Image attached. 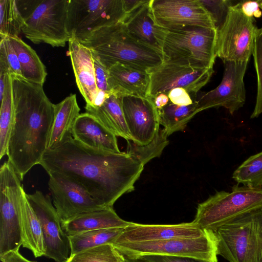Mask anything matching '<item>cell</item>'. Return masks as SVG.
Masks as SVG:
<instances>
[{"instance_id": "5", "label": "cell", "mask_w": 262, "mask_h": 262, "mask_svg": "<svg viewBox=\"0 0 262 262\" xmlns=\"http://www.w3.org/2000/svg\"><path fill=\"white\" fill-rule=\"evenodd\" d=\"M23 18L22 32L35 44L64 47L70 39L67 29L68 0L16 1Z\"/></svg>"}, {"instance_id": "40", "label": "cell", "mask_w": 262, "mask_h": 262, "mask_svg": "<svg viewBox=\"0 0 262 262\" xmlns=\"http://www.w3.org/2000/svg\"><path fill=\"white\" fill-rule=\"evenodd\" d=\"M149 262H209L186 256L146 255L142 256Z\"/></svg>"}, {"instance_id": "41", "label": "cell", "mask_w": 262, "mask_h": 262, "mask_svg": "<svg viewBox=\"0 0 262 262\" xmlns=\"http://www.w3.org/2000/svg\"><path fill=\"white\" fill-rule=\"evenodd\" d=\"M241 10L244 15L248 17L259 18L262 15L260 10L259 1L241 2Z\"/></svg>"}, {"instance_id": "32", "label": "cell", "mask_w": 262, "mask_h": 262, "mask_svg": "<svg viewBox=\"0 0 262 262\" xmlns=\"http://www.w3.org/2000/svg\"><path fill=\"white\" fill-rule=\"evenodd\" d=\"M23 18L15 0H0L1 38L18 36L22 32Z\"/></svg>"}, {"instance_id": "9", "label": "cell", "mask_w": 262, "mask_h": 262, "mask_svg": "<svg viewBox=\"0 0 262 262\" xmlns=\"http://www.w3.org/2000/svg\"><path fill=\"white\" fill-rule=\"evenodd\" d=\"M124 0H68L67 29L79 42L102 27L123 22Z\"/></svg>"}, {"instance_id": "18", "label": "cell", "mask_w": 262, "mask_h": 262, "mask_svg": "<svg viewBox=\"0 0 262 262\" xmlns=\"http://www.w3.org/2000/svg\"><path fill=\"white\" fill-rule=\"evenodd\" d=\"M209 230L201 229L192 222L172 225H149L131 222L115 243L156 242L205 235Z\"/></svg>"}, {"instance_id": "45", "label": "cell", "mask_w": 262, "mask_h": 262, "mask_svg": "<svg viewBox=\"0 0 262 262\" xmlns=\"http://www.w3.org/2000/svg\"><path fill=\"white\" fill-rule=\"evenodd\" d=\"M124 257L126 259V262H149L142 256L134 257Z\"/></svg>"}, {"instance_id": "8", "label": "cell", "mask_w": 262, "mask_h": 262, "mask_svg": "<svg viewBox=\"0 0 262 262\" xmlns=\"http://www.w3.org/2000/svg\"><path fill=\"white\" fill-rule=\"evenodd\" d=\"M114 246L124 256L146 255L186 256L209 262H218L217 242L213 231L203 236L148 242L114 243Z\"/></svg>"}, {"instance_id": "30", "label": "cell", "mask_w": 262, "mask_h": 262, "mask_svg": "<svg viewBox=\"0 0 262 262\" xmlns=\"http://www.w3.org/2000/svg\"><path fill=\"white\" fill-rule=\"evenodd\" d=\"M0 158L7 155L11 134L15 122V109L13 97L12 78L7 80L4 96L1 101Z\"/></svg>"}, {"instance_id": "11", "label": "cell", "mask_w": 262, "mask_h": 262, "mask_svg": "<svg viewBox=\"0 0 262 262\" xmlns=\"http://www.w3.org/2000/svg\"><path fill=\"white\" fill-rule=\"evenodd\" d=\"M257 29L255 18L244 14L241 2L233 4L217 29V57L223 62L249 61Z\"/></svg>"}, {"instance_id": "44", "label": "cell", "mask_w": 262, "mask_h": 262, "mask_svg": "<svg viewBox=\"0 0 262 262\" xmlns=\"http://www.w3.org/2000/svg\"><path fill=\"white\" fill-rule=\"evenodd\" d=\"M10 75L8 73L0 72V100L3 98L8 78Z\"/></svg>"}, {"instance_id": "43", "label": "cell", "mask_w": 262, "mask_h": 262, "mask_svg": "<svg viewBox=\"0 0 262 262\" xmlns=\"http://www.w3.org/2000/svg\"><path fill=\"white\" fill-rule=\"evenodd\" d=\"M154 101L158 110L162 109L170 102L168 95L165 93L159 94L154 99Z\"/></svg>"}, {"instance_id": "34", "label": "cell", "mask_w": 262, "mask_h": 262, "mask_svg": "<svg viewBox=\"0 0 262 262\" xmlns=\"http://www.w3.org/2000/svg\"><path fill=\"white\" fill-rule=\"evenodd\" d=\"M168 137L164 129L160 128L152 141L146 145H138L128 140L127 152L145 165L152 159L160 156L168 143Z\"/></svg>"}, {"instance_id": "12", "label": "cell", "mask_w": 262, "mask_h": 262, "mask_svg": "<svg viewBox=\"0 0 262 262\" xmlns=\"http://www.w3.org/2000/svg\"><path fill=\"white\" fill-rule=\"evenodd\" d=\"M148 72L150 78L149 97L154 99L159 94L167 95L172 89L181 88L193 99L208 82L214 71L213 68H198L163 62Z\"/></svg>"}, {"instance_id": "2", "label": "cell", "mask_w": 262, "mask_h": 262, "mask_svg": "<svg viewBox=\"0 0 262 262\" xmlns=\"http://www.w3.org/2000/svg\"><path fill=\"white\" fill-rule=\"evenodd\" d=\"M15 122L7 148L8 161L21 180L39 164L54 120V104L42 85L12 76Z\"/></svg>"}, {"instance_id": "19", "label": "cell", "mask_w": 262, "mask_h": 262, "mask_svg": "<svg viewBox=\"0 0 262 262\" xmlns=\"http://www.w3.org/2000/svg\"><path fill=\"white\" fill-rule=\"evenodd\" d=\"M68 43L77 87L86 104L94 106L98 91L92 51L74 38H70Z\"/></svg>"}, {"instance_id": "1", "label": "cell", "mask_w": 262, "mask_h": 262, "mask_svg": "<svg viewBox=\"0 0 262 262\" xmlns=\"http://www.w3.org/2000/svg\"><path fill=\"white\" fill-rule=\"evenodd\" d=\"M49 174L58 173L82 187L104 207H112L134 189L144 165L128 152L115 153L87 147L72 138L47 149L39 163Z\"/></svg>"}, {"instance_id": "33", "label": "cell", "mask_w": 262, "mask_h": 262, "mask_svg": "<svg viewBox=\"0 0 262 262\" xmlns=\"http://www.w3.org/2000/svg\"><path fill=\"white\" fill-rule=\"evenodd\" d=\"M66 262H126V259L112 244H106L70 255Z\"/></svg>"}, {"instance_id": "23", "label": "cell", "mask_w": 262, "mask_h": 262, "mask_svg": "<svg viewBox=\"0 0 262 262\" xmlns=\"http://www.w3.org/2000/svg\"><path fill=\"white\" fill-rule=\"evenodd\" d=\"M80 111L76 94L54 104V120L47 149L55 148L72 138L73 127Z\"/></svg>"}, {"instance_id": "35", "label": "cell", "mask_w": 262, "mask_h": 262, "mask_svg": "<svg viewBox=\"0 0 262 262\" xmlns=\"http://www.w3.org/2000/svg\"><path fill=\"white\" fill-rule=\"evenodd\" d=\"M252 56L257 78V93L251 119L257 118L262 114V27L256 31Z\"/></svg>"}, {"instance_id": "4", "label": "cell", "mask_w": 262, "mask_h": 262, "mask_svg": "<svg viewBox=\"0 0 262 262\" xmlns=\"http://www.w3.org/2000/svg\"><path fill=\"white\" fill-rule=\"evenodd\" d=\"M216 28L189 26L165 29L157 37L163 62L198 68H213L216 55Z\"/></svg>"}, {"instance_id": "20", "label": "cell", "mask_w": 262, "mask_h": 262, "mask_svg": "<svg viewBox=\"0 0 262 262\" xmlns=\"http://www.w3.org/2000/svg\"><path fill=\"white\" fill-rule=\"evenodd\" d=\"M72 137L90 148L115 153L121 152L118 146L117 136L87 112L80 114L76 119Z\"/></svg>"}, {"instance_id": "13", "label": "cell", "mask_w": 262, "mask_h": 262, "mask_svg": "<svg viewBox=\"0 0 262 262\" xmlns=\"http://www.w3.org/2000/svg\"><path fill=\"white\" fill-rule=\"evenodd\" d=\"M149 6L155 23L159 27L216 28L211 14L200 0H150Z\"/></svg>"}, {"instance_id": "46", "label": "cell", "mask_w": 262, "mask_h": 262, "mask_svg": "<svg viewBox=\"0 0 262 262\" xmlns=\"http://www.w3.org/2000/svg\"><path fill=\"white\" fill-rule=\"evenodd\" d=\"M259 1L260 8L262 9V1Z\"/></svg>"}, {"instance_id": "22", "label": "cell", "mask_w": 262, "mask_h": 262, "mask_svg": "<svg viewBox=\"0 0 262 262\" xmlns=\"http://www.w3.org/2000/svg\"><path fill=\"white\" fill-rule=\"evenodd\" d=\"M130 223L120 218L113 206L84 213L61 222L62 229L68 236L95 230L125 228Z\"/></svg>"}, {"instance_id": "28", "label": "cell", "mask_w": 262, "mask_h": 262, "mask_svg": "<svg viewBox=\"0 0 262 262\" xmlns=\"http://www.w3.org/2000/svg\"><path fill=\"white\" fill-rule=\"evenodd\" d=\"M158 112L160 124L169 136L174 132L183 130L199 111L194 101L187 106H179L169 102Z\"/></svg>"}, {"instance_id": "37", "label": "cell", "mask_w": 262, "mask_h": 262, "mask_svg": "<svg viewBox=\"0 0 262 262\" xmlns=\"http://www.w3.org/2000/svg\"><path fill=\"white\" fill-rule=\"evenodd\" d=\"M200 1L211 14L217 29L224 23L229 7L233 5L232 2L228 0Z\"/></svg>"}, {"instance_id": "39", "label": "cell", "mask_w": 262, "mask_h": 262, "mask_svg": "<svg viewBox=\"0 0 262 262\" xmlns=\"http://www.w3.org/2000/svg\"><path fill=\"white\" fill-rule=\"evenodd\" d=\"M167 95L170 102L179 106L189 105L194 101L188 93L181 88L172 89Z\"/></svg>"}, {"instance_id": "15", "label": "cell", "mask_w": 262, "mask_h": 262, "mask_svg": "<svg viewBox=\"0 0 262 262\" xmlns=\"http://www.w3.org/2000/svg\"><path fill=\"white\" fill-rule=\"evenodd\" d=\"M26 196L41 224L46 246L45 256L56 262H66L71 254L70 242L50 197L39 190L26 193Z\"/></svg>"}, {"instance_id": "14", "label": "cell", "mask_w": 262, "mask_h": 262, "mask_svg": "<svg viewBox=\"0 0 262 262\" xmlns=\"http://www.w3.org/2000/svg\"><path fill=\"white\" fill-rule=\"evenodd\" d=\"M248 62H224V71L220 84L195 100L199 113L210 108L224 107L233 115L244 106L246 97L244 78Z\"/></svg>"}, {"instance_id": "21", "label": "cell", "mask_w": 262, "mask_h": 262, "mask_svg": "<svg viewBox=\"0 0 262 262\" xmlns=\"http://www.w3.org/2000/svg\"><path fill=\"white\" fill-rule=\"evenodd\" d=\"M108 84L113 94L120 96H148L150 78L147 71L117 63L108 69Z\"/></svg>"}, {"instance_id": "36", "label": "cell", "mask_w": 262, "mask_h": 262, "mask_svg": "<svg viewBox=\"0 0 262 262\" xmlns=\"http://www.w3.org/2000/svg\"><path fill=\"white\" fill-rule=\"evenodd\" d=\"M0 72L8 73L14 77L25 79L16 53L9 38H1Z\"/></svg>"}, {"instance_id": "6", "label": "cell", "mask_w": 262, "mask_h": 262, "mask_svg": "<svg viewBox=\"0 0 262 262\" xmlns=\"http://www.w3.org/2000/svg\"><path fill=\"white\" fill-rule=\"evenodd\" d=\"M218 255L229 262H262V209L239 216L213 231Z\"/></svg>"}, {"instance_id": "26", "label": "cell", "mask_w": 262, "mask_h": 262, "mask_svg": "<svg viewBox=\"0 0 262 262\" xmlns=\"http://www.w3.org/2000/svg\"><path fill=\"white\" fill-rule=\"evenodd\" d=\"M22 246L30 250L35 257L45 256L46 246L40 222L23 191L20 212Z\"/></svg>"}, {"instance_id": "7", "label": "cell", "mask_w": 262, "mask_h": 262, "mask_svg": "<svg viewBox=\"0 0 262 262\" xmlns=\"http://www.w3.org/2000/svg\"><path fill=\"white\" fill-rule=\"evenodd\" d=\"M262 209V189L234 185L231 192L216 191L200 203L194 219L198 227L213 231L243 214Z\"/></svg>"}, {"instance_id": "42", "label": "cell", "mask_w": 262, "mask_h": 262, "mask_svg": "<svg viewBox=\"0 0 262 262\" xmlns=\"http://www.w3.org/2000/svg\"><path fill=\"white\" fill-rule=\"evenodd\" d=\"M2 262H36L28 260L19 251H10L0 256Z\"/></svg>"}, {"instance_id": "10", "label": "cell", "mask_w": 262, "mask_h": 262, "mask_svg": "<svg viewBox=\"0 0 262 262\" xmlns=\"http://www.w3.org/2000/svg\"><path fill=\"white\" fill-rule=\"evenodd\" d=\"M8 161L0 169V256L19 251L23 244L20 221L23 187Z\"/></svg>"}, {"instance_id": "17", "label": "cell", "mask_w": 262, "mask_h": 262, "mask_svg": "<svg viewBox=\"0 0 262 262\" xmlns=\"http://www.w3.org/2000/svg\"><path fill=\"white\" fill-rule=\"evenodd\" d=\"M122 106L132 141L138 145L149 144L160 129L159 112L154 99L123 96Z\"/></svg>"}, {"instance_id": "24", "label": "cell", "mask_w": 262, "mask_h": 262, "mask_svg": "<svg viewBox=\"0 0 262 262\" xmlns=\"http://www.w3.org/2000/svg\"><path fill=\"white\" fill-rule=\"evenodd\" d=\"M149 1L144 0L127 14L123 23L135 39L161 52L157 37L158 26L152 17Z\"/></svg>"}, {"instance_id": "25", "label": "cell", "mask_w": 262, "mask_h": 262, "mask_svg": "<svg viewBox=\"0 0 262 262\" xmlns=\"http://www.w3.org/2000/svg\"><path fill=\"white\" fill-rule=\"evenodd\" d=\"M122 97L112 94L101 106L86 104L85 109L115 136L132 141L122 109Z\"/></svg>"}, {"instance_id": "3", "label": "cell", "mask_w": 262, "mask_h": 262, "mask_svg": "<svg viewBox=\"0 0 262 262\" xmlns=\"http://www.w3.org/2000/svg\"><path fill=\"white\" fill-rule=\"evenodd\" d=\"M80 42L108 69L119 63L148 72L163 62L160 52L135 39L123 22L96 30Z\"/></svg>"}, {"instance_id": "38", "label": "cell", "mask_w": 262, "mask_h": 262, "mask_svg": "<svg viewBox=\"0 0 262 262\" xmlns=\"http://www.w3.org/2000/svg\"><path fill=\"white\" fill-rule=\"evenodd\" d=\"M95 69L96 85L98 92H102L110 95L113 94L108 84V69L100 61L92 52Z\"/></svg>"}, {"instance_id": "31", "label": "cell", "mask_w": 262, "mask_h": 262, "mask_svg": "<svg viewBox=\"0 0 262 262\" xmlns=\"http://www.w3.org/2000/svg\"><path fill=\"white\" fill-rule=\"evenodd\" d=\"M232 178L238 185L262 189V151L244 161L233 172Z\"/></svg>"}, {"instance_id": "27", "label": "cell", "mask_w": 262, "mask_h": 262, "mask_svg": "<svg viewBox=\"0 0 262 262\" xmlns=\"http://www.w3.org/2000/svg\"><path fill=\"white\" fill-rule=\"evenodd\" d=\"M8 38L18 57L24 78L43 85L47 73L36 52L18 36Z\"/></svg>"}, {"instance_id": "29", "label": "cell", "mask_w": 262, "mask_h": 262, "mask_svg": "<svg viewBox=\"0 0 262 262\" xmlns=\"http://www.w3.org/2000/svg\"><path fill=\"white\" fill-rule=\"evenodd\" d=\"M124 228L95 230L68 236L71 248L70 255L103 244H114Z\"/></svg>"}, {"instance_id": "16", "label": "cell", "mask_w": 262, "mask_h": 262, "mask_svg": "<svg viewBox=\"0 0 262 262\" xmlns=\"http://www.w3.org/2000/svg\"><path fill=\"white\" fill-rule=\"evenodd\" d=\"M48 174L49 189L61 222L106 207L102 206L82 187L67 177L56 172Z\"/></svg>"}]
</instances>
